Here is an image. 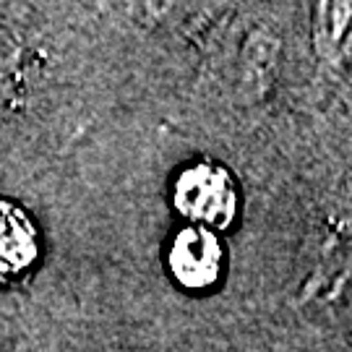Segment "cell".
<instances>
[{
    "label": "cell",
    "mask_w": 352,
    "mask_h": 352,
    "mask_svg": "<svg viewBox=\"0 0 352 352\" xmlns=\"http://www.w3.org/2000/svg\"><path fill=\"white\" fill-rule=\"evenodd\" d=\"M175 206L204 230L227 227L238 214V188L232 175L201 162L183 170L175 180Z\"/></svg>",
    "instance_id": "cell-1"
},
{
    "label": "cell",
    "mask_w": 352,
    "mask_h": 352,
    "mask_svg": "<svg viewBox=\"0 0 352 352\" xmlns=\"http://www.w3.org/2000/svg\"><path fill=\"white\" fill-rule=\"evenodd\" d=\"M222 245L212 230L190 225L180 230L170 248V272L173 277L190 289L212 287L222 274Z\"/></svg>",
    "instance_id": "cell-2"
},
{
    "label": "cell",
    "mask_w": 352,
    "mask_h": 352,
    "mask_svg": "<svg viewBox=\"0 0 352 352\" xmlns=\"http://www.w3.org/2000/svg\"><path fill=\"white\" fill-rule=\"evenodd\" d=\"M37 251L34 230L21 212L0 204V274H16L32 264Z\"/></svg>",
    "instance_id": "cell-3"
},
{
    "label": "cell",
    "mask_w": 352,
    "mask_h": 352,
    "mask_svg": "<svg viewBox=\"0 0 352 352\" xmlns=\"http://www.w3.org/2000/svg\"><path fill=\"white\" fill-rule=\"evenodd\" d=\"M350 3H327L318 11V42L324 50H342V37L347 39Z\"/></svg>",
    "instance_id": "cell-4"
},
{
    "label": "cell",
    "mask_w": 352,
    "mask_h": 352,
    "mask_svg": "<svg viewBox=\"0 0 352 352\" xmlns=\"http://www.w3.org/2000/svg\"><path fill=\"white\" fill-rule=\"evenodd\" d=\"M19 42L13 37L8 29L0 26V100L8 94V87H11V78L19 68Z\"/></svg>",
    "instance_id": "cell-5"
}]
</instances>
